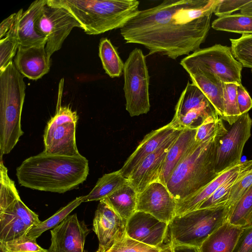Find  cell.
Returning a JSON list of instances; mask_svg holds the SVG:
<instances>
[{
    "label": "cell",
    "mask_w": 252,
    "mask_h": 252,
    "mask_svg": "<svg viewBox=\"0 0 252 252\" xmlns=\"http://www.w3.org/2000/svg\"><path fill=\"white\" fill-rule=\"evenodd\" d=\"M217 0H166L139 10L120 29L126 43L176 60L200 49L208 35Z\"/></svg>",
    "instance_id": "cell-1"
},
{
    "label": "cell",
    "mask_w": 252,
    "mask_h": 252,
    "mask_svg": "<svg viewBox=\"0 0 252 252\" xmlns=\"http://www.w3.org/2000/svg\"><path fill=\"white\" fill-rule=\"evenodd\" d=\"M89 170L88 160L81 155H53L43 151L24 160L16 168V175L22 186L63 193L83 183Z\"/></svg>",
    "instance_id": "cell-2"
},
{
    "label": "cell",
    "mask_w": 252,
    "mask_h": 252,
    "mask_svg": "<svg viewBox=\"0 0 252 252\" xmlns=\"http://www.w3.org/2000/svg\"><path fill=\"white\" fill-rule=\"evenodd\" d=\"M226 131L224 127L204 142L195 141L174 169L166 187L177 202L192 196L218 176L215 170L217 147Z\"/></svg>",
    "instance_id": "cell-3"
},
{
    "label": "cell",
    "mask_w": 252,
    "mask_h": 252,
    "mask_svg": "<svg viewBox=\"0 0 252 252\" xmlns=\"http://www.w3.org/2000/svg\"><path fill=\"white\" fill-rule=\"evenodd\" d=\"M47 4L66 10L91 35L121 29L139 11L136 0H47Z\"/></svg>",
    "instance_id": "cell-4"
},
{
    "label": "cell",
    "mask_w": 252,
    "mask_h": 252,
    "mask_svg": "<svg viewBox=\"0 0 252 252\" xmlns=\"http://www.w3.org/2000/svg\"><path fill=\"white\" fill-rule=\"evenodd\" d=\"M25 90L24 76L13 62L0 70V157L13 150L24 133L21 120Z\"/></svg>",
    "instance_id": "cell-5"
},
{
    "label": "cell",
    "mask_w": 252,
    "mask_h": 252,
    "mask_svg": "<svg viewBox=\"0 0 252 252\" xmlns=\"http://www.w3.org/2000/svg\"><path fill=\"white\" fill-rule=\"evenodd\" d=\"M226 206L198 209L175 216L168 225L169 243L199 248L214 231L227 220Z\"/></svg>",
    "instance_id": "cell-6"
},
{
    "label": "cell",
    "mask_w": 252,
    "mask_h": 252,
    "mask_svg": "<svg viewBox=\"0 0 252 252\" xmlns=\"http://www.w3.org/2000/svg\"><path fill=\"white\" fill-rule=\"evenodd\" d=\"M180 64L187 72L200 70L214 75L224 83L241 84L243 66L227 46L215 44L199 49L183 58Z\"/></svg>",
    "instance_id": "cell-7"
},
{
    "label": "cell",
    "mask_w": 252,
    "mask_h": 252,
    "mask_svg": "<svg viewBox=\"0 0 252 252\" xmlns=\"http://www.w3.org/2000/svg\"><path fill=\"white\" fill-rule=\"evenodd\" d=\"M123 75L126 111L131 117L147 113L150 108V76L146 57L140 49L135 48L129 53Z\"/></svg>",
    "instance_id": "cell-8"
},
{
    "label": "cell",
    "mask_w": 252,
    "mask_h": 252,
    "mask_svg": "<svg viewBox=\"0 0 252 252\" xmlns=\"http://www.w3.org/2000/svg\"><path fill=\"white\" fill-rule=\"evenodd\" d=\"M76 111L68 106H60L47 124L43 141L44 152L53 155L78 156L76 126L78 120Z\"/></svg>",
    "instance_id": "cell-9"
},
{
    "label": "cell",
    "mask_w": 252,
    "mask_h": 252,
    "mask_svg": "<svg viewBox=\"0 0 252 252\" xmlns=\"http://www.w3.org/2000/svg\"><path fill=\"white\" fill-rule=\"evenodd\" d=\"M252 119L249 113L241 115L219 140L216 172L219 174L241 162L243 149L251 135Z\"/></svg>",
    "instance_id": "cell-10"
},
{
    "label": "cell",
    "mask_w": 252,
    "mask_h": 252,
    "mask_svg": "<svg viewBox=\"0 0 252 252\" xmlns=\"http://www.w3.org/2000/svg\"><path fill=\"white\" fill-rule=\"evenodd\" d=\"M75 27L81 29L80 24L66 10L47 4L44 6L37 19L36 28L46 38L45 50L50 58L61 48Z\"/></svg>",
    "instance_id": "cell-11"
},
{
    "label": "cell",
    "mask_w": 252,
    "mask_h": 252,
    "mask_svg": "<svg viewBox=\"0 0 252 252\" xmlns=\"http://www.w3.org/2000/svg\"><path fill=\"white\" fill-rule=\"evenodd\" d=\"M176 199L159 181L150 184L138 193L137 211L150 214L168 224L176 216Z\"/></svg>",
    "instance_id": "cell-12"
},
{
    "label": "cell",
    "mask_w": 252,
    "mask_h": 252,
    "mask_svg": "<svg viewBox=\"0 0 252 252\" xmlns=\"http://www.w3.org/2000/svg\"><path fill=\"white\" fill-rule=\"evenodd\" d=\"M90 230L76 214L68 215L51 230L49 252H86L84 245Z\"/></svg>",
    "instance_id": "cell-13"
},
{
    "label": "cell",
    "mask_w": 252,
    "mask_h": 252,
    "mask_svg": "<svg viewBox=\"0 0 252 252\" xmlns=\"http://www.w3.org/2000/svg\"><path fill=\"white\" fill-rule=\"evenodd\" d=\"M183 129H177L160 147L146 157L132 170L127 180L138 193L150 184L159 181L168 151Z\"/></svg>",
    "instance_id": "cell-14"
},
{
    "label": "cell",
    "mask_w": 252,
    "mask_h": 252,
    "mask_svg": "<svg viewBox=\"0 0 252 252\" xmlns=\"http://www.w3.org/2000/svg\"><path fill=\"white\" fill-rule=\"evenodd\" d=\"M126 224L103 199L100 200L93 223L99 243L97 251L107 252L121 239L126 234Z\"/></svg>",
    "instance_id": "cell-15"
},
{
    "label": "cell",
    "mask_w": 252,
    "mask_h": 252,
    "mask_svg": "<svg viewBox=\"0 0 252 252\" xmlns=\"http://www.w3.org/2000/svg\"><path fill=\"white\" fill-rule=\"evenodd\" d=\"M168 225L150 214L137 211L127 221L126 235L152 246H161L168 233Z\"/></svg>",
    "instance_id": "cell-16"
},
{
    "label": "cell",
    "mask_w": 252,
    "mask_h": 252,
    "mask_svg": "<svg viewBox=\"0 0 252 252\" xmlns=\"http://www.w3.org/2000/svg\"><path fill=\"white\" fill-rule=\"evenodd\" d=\"M45 46H19L13 63L24 77L36 80L49 71L51 58L46 52Z\"/></svg>",
    "instance_id": "cell-17"
},
{
    "label": "cell",
    "mask_w": 252,
    "mask_h": 252,
    "mask_svg": "<svg viewBox=\"0 0 252 252\" xmlns=\"http://www.w3.org/2000/svg\"><path fill=\"white\" fill-rule=\"evenodd\" d=\"M177 129L170 122L146 134L123 167L119 170L120 174L127 179L132 170L146 157L160 147Z\"/></svg>",
    "instance_id": "cell-18"
},
{
    "label": "cell",
    "mask_w": 252,
    "mask_h": 252,
    "mask_svg": "<svg viewBox=\"0 0 252 252\" xmlns=\"http://www.w3.org/2000/svg\"><path fill=\"white\" fill-rule=\"evenodd\" d=\"M47 1V0L34 1L21 14L17 29L19 46L46 45V38L37 30L36 22Z\"/></svg>",
    "instance_id": "cell-19"
},
{
    "label": "cell",
    "mask_w": 252,
    "mask_h": 252,
    "mask_svg": "<svg viewBox=\"0 0 252 252\" xmlns=\"http://www.w3.org/2000/svg\"><path fill=\"white\" fill-rule=\"evenodd\" d=\"M247 162L248 160L241 161L226 169L194 195L177 202L176 216H180L198 209L224 182L241 169Z\"/></svg>",
    "instance_id": "cell-20"
},
{
    "label": "cell",
    "mask_w": 252,
    "mask_h": 252,
    "mask_svg": "<svg viewBox=\"0 0 252 252\" xmlns=\"http://www.w3.org/2000/svg\"><path fill=\"white\" fill-rule=\"evenodd\" d=\"M196 130L184 128L168 151L159 178L165 186L174 169L191 149Z\"/></svg>",
    "instance_id": "cell-21"
},
{
    "label": "cell",
    "mask_w": 252,
    "mask_h": 252,
    "mask_svg": "<svg viewBox=\"0 0 252 252\" xmlns=\"http://www.w3.org/2000/svg\"><path fill=\"white\" fill-rule=\"evenodd\" d=\"M188 73L191 82L200 89L221 119L224 113V83L214 75L200 70H192Z\"/></svg>",
    "instance_id": "cell-22"
},
{
    "label": "cell",
    "mask_w": 252,
    "mask_h": 252,
    "mask_svg": "<svg viewBox=\"0 0 252 252\" xmlns=\"http://www.w3.org/2000/svg\"><path fill=\"white\" fill-rule=\"evenodd\" d=\"M242 230L226 221L204 241L200 252H232Z\"/></svg>",
    "instance_id": "cell-23"
},
{
    "label": "cell",
    "mask_w": 252,
    "mask_h": 252,
    "mask_svg": "<svg viewBox=\"0 0 252 252\" xmlns=\"http://www.w3.org/2000/svg\"><path fill=\"white\" fill-rule=\"evenodd\" d=\"M138 192L128 181L121 188L103 200L127 222L137 211Z\"/></svg>",
    "instance_id": "cell-24"
},
{
    "label": "cell",
    "mask_w": 252,
    "mask_h": 252,
    "mask_svg": "<svg viewBox=\"0 0 252 252\" xmlns=\"http://www.w3.org/2000/svg\"><path fill=\"white\" fill-rule=\"evenodd\" d=\"M127 181L128 180L124 178L119 170L105 174L98 179L89 193L83 196V202L102 200L115 192Z\"/></svg>",
    "instance_id": "cell-25"
},
{
    "label": "cell",
    "mask_w": 252,
    "mask_h": 252,
    "mask_svg": "<svg viewBox=\"0 0 252 252\" xmlns=\"http://www.w3.org/2000/svg\"><path fill=\"white\" fill-rule=\"evenodd\" d=\"M99 57L105 73L110 77H119L122 75L124 63L107 38H102L100 40Z\"/></svg>",
    "instance_id": "cell-26"
},
{
    "label": "cell",
    "mask_w": 252,
    "mask_h": 252,
    "mask_svg": "<svg viewBox=\"0 0 252 252\" xmlns=\"http://www.w3.org/2000/svg\"><path fill=\"white\" fill-rule=\"evenodd\" d=\"M212 27L218 31L243 34H252V14L237 13L219 17Z\"/></svg>",
    "instance_id": "cell-27"
},
{
    "label": "cell",
    "mask_w": 252,
    "mask_h": 252,
    "mask_svg": "<svg viewBox=\"0 0 252 252\" xmlns=\"http://www.w3.org/2000/svg\"><path fill=\"white\" fill-rule=\"evenodd\" d=\"M8 212L15 215L31 228L41 221L38 216L21 200L18 193L8 199L0 201V212Z\"/></svg>",
    "instance_id": "cell-28"
},
{
    "label": "cell",
    "mask_w": 252,
    "mask_h": 252,
    "mask_svg": "<svg viewBox=\"0 0 252 252\" xmlns=\"http://www.w3.org/2000/svg\"><path fill=\"white\" fill-rule=\"evenodd\" d=\"M227 221L243 228L252 225V186L229 211Z\"/></svg>",
    "instance_id": "cell-29"
},
{
    "label": "cell",
    "mask_w": 252,
    "mask_h": 252,
    "mask_svg": "<svg viewBox=\"0 0 252 252\" xmlns=\"http://www.w3.org/2000/svg\"><path fill=\"white\" fill-rule=\"evenodd\" d=\"M83 196L76 197L66 206L61 208L53 215L38 225L31 228L27 232V236L36 239L46 230L53 228L62 222L69 214L83 202Z\"/></svg>",
    "instance_id": "cell-30"
},
{
    "label": "cell",
    "mask_w": 252,
    "mask_h": 252,
    "mask_svg": "<svg viewBox=\"0 0 252 252\" xmlns=\"http://www.w3.org/2000/svg\"><path fill=\"white\" fill-rule=\"evenodd\" d=\"M23 12V9L17 12L15 21L5 36L0 39V70L6 67L15 56L19 43L17 29L20 17Z\"/></svg>",
    "instance_id": "cell-31"
},
{
    "label": "cell",
    "mask_w": 252,
    "mask_h": 252,
    "mask_svg": "<svg viewBox=\"0 0 252 252\" xmlns=\"http://www.w3.org/2000/svg\"><path fill=\"white\" fill-rule=\"evenodd\" d=\"M252 165V160H248L247 163L241 169L224 182L198 209L226 205L229 200L233 186L239 179L241 174Z\"/></svg>",
    "instance_id": "cell-32"
},
{
    "label": "cell",
    "mask_w": 252,
    "mask_h": 252,
    "mask_svg": "<svg viewBox=\"0 0 252 252\" xmlns=\"http://www.w3.org/2000/svg\"><path fill=\"white\" fill-rule=\"evenodd\" d=\"M30 229L15 215L0 212V242H5L22 237Z\"/></svg>",
    "instance_id": "cell-33"
},
{
    "label": "cell",
    "mask_w": 252,
    "mask_h": 252,
    "mask_svg": "<svg viewBox=\"0 0 252 252\" xmlns=\"http://www.w3.org/2000/svg\"><path fill=\"white\" fill-rule=\"evenodd\" d=\"M107 252H171V250L169 244L154 247L132 239L125 234Z\"/></svg>",
    "instance_id": "cell-34"
},
{
    "label": "cell",
    "mask_w": 252,
    "mask_h": 252,
    "mask_svg": "<svg viewBox=\"0 0 252 252\" xmlns=\"http://www.w3.org/2000/svg\"><path fill=\"white\" fill-rule=\"evenodd\" d=\"M234 58L243 66L252 69V34H243L236 39H230Z\"/></svg>",
    "instance_id": "cell-35"
},
{
    "label": "cell",
    "mask_w": 252,
    "mask_h": 252,
    "mask_svg": "<svg viewBox=\"0 0 252 252\" xmlns=\"http://www.w3.org/2000/svg\"><path fill=\"white\" fill-rule=\"evenodd\" d=\"M239 85L233 83H224L223 93L224 113L221 119L230 125L241 116L237 99V89Z\"/></svg>",
    "instance_id": "cell-36"
},
{
    "label": "cell",
    "mask_w": 252,
    "mask_h": 252,
    "mask_svg": "<svg viewBox=\"0 0 252 252\" xmlns=\"http://www.w3.org/2000/svg\"><path fill=\"white\" fill-rule=\"evenodd\" d=\"M36 240L26 234L9 241L0 242V250L9 252H49L38 245Z\"/></svg>",
    "instance_id": "cell-37"
},
{
    "label": "cell",
    "mask_w": 252,
    "mask_h": 252,
    "mask_svg": "<svg viewBox=\"0 0 252 252\" xmlns=\"http://www.w3.org/2000/svg\"><path fill=\"white\" fill-rule=\"evenodd\" d=\"M251 186H252V165L241 174L240 178L231 189L229 200L226 205L229 212Z\"/></svg>",
    "instance_id": "cell-38"
},
{
    "label": "cell",
    "mask_w": 252,
    "mask_h": 252,
    "mask_svg": "<svg viewBox=\"0 0 252 252\" xmlns=\"http://www.w3.org/2000/svg\"><path fill=\"white\" fill-rule=\"evenodd\" d=\"M224 127L222 119L218 116H210L197 128L195 141L197 143L204 142Z\"/></svg>",
    "instance_id": "cell-39"
},
{
    "label": "cell",
    "mask_w": 252,
    "mask_h": 252,
    "mask_svg": "<svg viewBox=\"0 0 252 252\" xmlns=\"http://www.w3.org/2000/svg\"><path fill=\"white\" fill-rule=\"evenodd\" d=\"M251 0H217L214 13L219 17L231 15L241 8Z\"/></svg>",
    "instance_id": "cell-40"
},
{
    "label": "cell",
    "mask_w": 252,
    "mask_h": 252,
    "mask_svg": "<svg viewBox=\"0 0 252 252\" xmlns=\"http://www.w3.org/2000/svg\"><path fill=\"white\" fill-rule=\"evenodd\" d=\"M232 252H252V225L243 228Z\"/></svg>",
    "instance_id": "cell-41"
},
{
    "label": "cell",
    "mask_w": 252,
    "mask_h": 252,
    "mask_svg": "<svg viewBox=\"0 0 252 252\" xmlns=\"http://www.w3.org/2000/svg\"><path fill=\"white\" fill-rule=\"evenodd\" d=\"M237 99L241 115L248 113L252 108V99L242 84L237 87Z\"/></svg>",
    "instance_id": "cell-42"
},
{
    "label": "cell",
    "mask_w": 252,
    "mask_h": 252,
    "mask_svg": "<svg viewBox=\"0 0 252 252\" xmlns=\"http://www.w3.org/2000/svg\"><path fill=\"white\" fill-rule=\"evenodd\" d=\"M17 13L10 15L3 20L0 24V39L4 37L11 29L16 17Z\"/></svg>",
    "instance_id": "cell-43"
},
{
    "label": "cell",
    "mask_w": 252,
    "mask_h": 252,
    "mask_svg": "<svg viewBox=\"0 0 252 252\" xmlns=\"http://www.w3.org/2000/svg\"><path fill=\"white\" fill-rule=\"evenodd\" d=\"M171 252H200L199 248L194 246L169 243Z\"/></svg>",
    "instance_id": "cell-44"
},
{
    "label": "cell",
    "mask_w": 252,
    "mask_h": 252,
    "mask_svg": "<svg viewBox=\"0 0 252 252\" xmlns=\"http://www.w3.org/2000/svg\"><path fill=\"white\" fill-rule=\"evenodd\" d=\"M240 13L242 14H252V0L241 8Z\"/></svg>",
    "instance_id": "cell-45"
},
{
    "label": "cell",
    "mask_w": 252,
    "mask_h": 252,
    "mask_svg": "<svg viewBox=\"0 0 252 252\" xmlns=\"http://www.w3.org/2000/svg\"><path fill=\"white\" fill-rule=\"evenodd\" d=\"M0 252H6V251H4L2 250H0Z\"/></svg>",
    "instance_id": "cell-46"
},
{
    "label": "cell",
    "mask_w": 252,
    "mask_h": 252,
    "mask_svg": "<svg viewBox=\"0 0 252 252\" xmlns=\"http://www.w3.org/2000/svg\"><path fill=\"white\" fill-rule=\"evenodd\" d=\"M96 252H98V251H97Z\"/></svg>",
    "instance_id": "cell-47"
},
{
    "label": "cell",
    "mask_w": 252,
    "mask_h": 252,
    "mask_svg": "<svg viewBox=\"0 0 252 252\" xmlns=\"http://www.w3.org/2000/svg\"></svg>",
    "instance_id": "cell-48"
}]
</instances>
